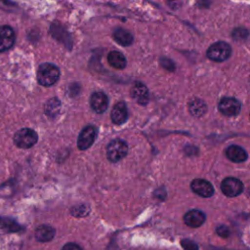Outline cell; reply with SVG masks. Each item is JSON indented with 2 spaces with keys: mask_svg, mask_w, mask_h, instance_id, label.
Masks as SVG:
<instances>
[{
  "mask_svg": "<svg viewBox=\"0 0 250 250\" xmlns=\"http://www.w3.org/2000/svg\"><path fill=\"white\" fill-rule=\"evenodd\" d=\"M37 81L44 87L54 85L60 77V69L57 65L51 62H43L37 69Z\"/></svg>",
  "mask_w": 250,
  "mask_h": 250,
  "instance_id": "obj_1",
  "label": "cell"
},
{
  "mask_svg": "<svg viewBox=\"0 0 250 250\" xmlns=\"http://www.w3.org/2000/svg\"><path fill=\"white\" fill-rule=\"evenodd\" d=\"M14 143L20 148H30L38 141L37 133L30 128H21L14 135Z\"/></svg>",
  "mask_w": 250,
  "mask_h": 250,
  "instance_id": "obj_2",
  "label": "cell"
},
{
  "mask_svg": "<svg viewBox=\"0 0 250 250\" xmlns=\"http://www.w3.org/2000/svg\"><path fill=\"white\" fill-rule=\"evenodd\" d=\"M231 54V48L229 44L224 41H218L213 43L207 50V57L214 62H224L229 58Z\"/></svg>",
  "mask_w": 250,
  "mask_h": 250,
  "instance_id": "obj_3",
  "label": "cell"
},
{
  "mask_svg": "<svg viewBox=\"0 0 250 250\" xmlns=\"http://www.w3.org/2000/svg\"><path fill=\"white\" fill-rule=\"evenodd\" d=\"M128 152V146L125 141L121 139H115L111 141L106 147L107 159L111 162H118L126 156Z\"/></svg>",
  "mask_w": 250,
  "mask_h": 250,
  "instance_id": "obj_4",
  "label": "cell"
},
{
  "mask_svg": "<svg viewBox=\"0 0 250 250\" xmlns=\"http://www.w3.org/2000/svg\"><path fill=\"white\" fill-rule=\"evenodd\" d=\"M218 108L220 112L226 116H235L240 112L241 104L234 98L225 97L220 100Z\"/></svg>",
  "mask_w": 250,
  "mask_h": 250,
  "instance_id": "obj_5",
  "label": "cell"
},
{
  "mask_svg": "<svg viewBox=\"0 0 250 250\" xmlns=\"http://www.w3.org/2000/svg\"><path fill=\"white\" fill-rule=\"evenodd\" d=\"M221 189L225 195L229 197H234L243 191V184L236 178L228 177L223 180L221 184Z\"/></svg>",
  "mask_w": 250,
  "mask_h": 250,
  "instance_id": "obj_6",
  "label": "cell"
},
{
  "mask_svg": "<svg viewBox=\"0 0 250 250\" xmlns=\"http://www.w3.org/2000/svg\"><path fill=\"white\" fill-rule=\"evenodd\" d=\"M97 137V129L93 125L86 126L79 134L77 139V146L81 150L89 148L95 142Z\"/></svg>",
  "mask_w": 250,
  "mask_h": 250,
  "instance_id": "obj_7",
  "label": "cell"
},
{
  "mask_svg": "<svg viewBox=\"0 0 250 250\" xmlns=\"http://www.w3.org/2000/svg\"><path fill=\"white\" fill-rule=\"evenodd\" d=\"M15 31L10 25H0V53L11 49L15 43Z\"/></svg>",
  "mask_w": 250,
  "mask_h": 250,
  "instance_id": "obj_8",
  "label": "cell"
},
{
  "mask_svg": "<svg viewBox=\"0 0 250 250\" xmlns=\"http://www.w3.org/2000/svg\"><path fill=\"white\" fill-rule=\"evenodd\" d=\"M194 193L201 197H210L214 193V188L211 183L203 179H194L190 184Z\"/></svg>",
  "mask_w": 250,
  "mask_h": 250,
  "instance_id": "obj_9",
  "label": "cell"
},
{
  "mask_svg": "<svg viewBox=\"0 0 250 250\" xmlns=\"http://www.w3.org/2000/svg\"><path fill=\"white\" fill-rule=\"evenodd\" d=\"M90 104L92 109L97 113H103L107 109L108 98L103 92H96L91 96Z\"/></svg>",
  "mask_w": 250,
  "mask_h": 250,
  "instance_id": "obj_10",
  "label": "cell"
},
{
  "mask_svg": "<svg viewBox=\"0 0 250 250\" xmlns=\"http://www.w3.org/2000/svg\"><path fill=\"white\" fill-rule=\"evenodd\" d=\"M205 214L197 209H192L189 210L188 212L186 213L184 216V221L185 224L190 228H198L203 225L205 222Z\"/></svg>",
  "mask_w": 250,
  "mask_h": 250,
  "instance_id": "obj_11",
  "label": "cell"
},
{
  "mask_svg": "<svg viewBox=\"0 0 250 250\" xmlns=\"http://www.w3.org/2000/svg\"><path fill=\"white\" fill-rule=\"evenodd\" d=\"M131 97L141 104H146L148 102V90L145 84L136 82L131 88Z\"/></svg>",
  "mask_w": 250,
  "mask_h": 250,
  "instance_id": "obj_12",
  "label": "cell"
},
{
  "mask_svg": "<svg viewBox=\"0 0 250 250\" xmlns=\"http://www.w3.org/2000/svg\"><path fill=\"white\" fill-rule=\"evenodd\" d=\"M111 120L114 124L116 125H121L123 124L128 117V110H127V106L123 102H119L117 103L112 110H111Z\"/></svg>",
  "mask_w": 250,
  "mask_h": 250,
  "instance_id": "obj_13",
  "label": "cell"
},
{
  "mask_svg": "<svg viewBox=\"0 0 250 250\" xmlns=\"http://www.w3.org/2000/svg\"><path fill=\"white\" fill-rule=\"evenodd\" d=\"M226 156L232 162H236V163H240V162H244L248 155L247 152L245 151V149L239 146H229L227 149H226Z\"/></svg>",
  "mask_w": 250,
  "mask_h": 250,
  "instance_id": "obj_14",
  "label": "cell"
},
{
  "mask_svg": "<svg viewBox=\"0 0 250 250\" xmlns=\"http://www.w3.org/2000/svg\"><path fill=\"white\" fill-rule=\"evenodd\" d=\"M56 230L49 225H41L35 229V238L40 242H47L53 239Z\"/></svg>",
  "mask_w": 250,
  "mask_h": 250,
  "instance_id": "obj_15",
  "label": "cell"
},
{
  "mask_svg": "<svg viewBox=\"0 0 250 250\" xmlns=\"http://www.w3.org/2000/svg\"><path fill=\"white\" fill-rule=\"evenodd\" d=\"M108 63L116 69H123L126 66V58L124 55L118 51H111L107 55Z\"/></svg>",
  "mask_w": 250,
  "mask_h": 250,
  "instance_id": "obj_16",
  "label": "cell"
},
{
  "mask_svg": "<svg viewBox=\"0 0 250 250\" xmlns=\"http://www.w3.org/2000/svg\"><path fill=\"white\" fill-rule=\"evenodd\" d=\"M113 38L118 44L122 46H129L133 42V35L128 30L121 27H118L114 30Z\"/></svg>",
  "mask_w": 250,
  "mask_h": 250,
  "instance_id": "obj_17",
  "label": "cell"
},
{
  "mask_svg": "<svg viewBox=\"0 0 250 250\" xmlns=\"http://www.w3.org/2000/svg\"><path fill=\"white\" fill-rule=\"evenodd\" d=\"M188 109H189V112L191 113V115H193L195 117H199V116H202L206 112L207 106L203 101H201L199 99H193L188 104Z\"/></svg>",
  "mask_w": 250,
  "mask_h": 250,
  "instance_id": "obj_18",
  "label": "cell"
},
{
  "mask_svg": "<svg viewBox=\"0 0 250 250\" xmlns=\"http://www.w3.org/2000/svg\"><path fill=\"white\" fill-rule=\"evenodd\" d=\"M60 101L58 99H51L45 104V113L50 116H55L60 110Z\"/></svg>",
  "mask_w": 250,
  "mask_h": 250,
  "instance_id": "obj_19",
  "label": "cell"
},
{
  "mask_svg": "<svg viewBox=\"0 0 250 250\" xmlns=\"http://www.w3.org/2000/svg\"><path fill=\"white\" fill-rule=\"evenodd\" d=\"M247 30L244 29V28H236L233 30L232 32V36L233 38H235L236 40H242V39H245L247 37Z\"/></svg>",
  "mask_w": 250,
  "mask_h": 250,
  "instance_id": "obj_20",
  "label": "cell"
},
{
  "mask_svg": "<svg viewBox=\"0 0 250 250\" xmlns=\"http://www.w3.org/2000/svg\"><path fill=\"white\" fill-rule=\"evenodd\" d=\"M181 243L186 250H198L197 244L190 239H184L181 241Z\"/></svg>",
  "mask_w": 250,
  "mask_h": 250,
  "instance_id": "obj_21",
  "label": "cell"
},
{
  "mask_svg": "<svg viewBox=\"0 0 250 250\" xmlns=\"http://www.w3.org/2000/svg\"><path fill=\"white\" fill-rule=\"evenodd\" d=\"M216 230H217V233H218L221 237H224V238L229 237V234H230L229 229L227 226H225V225L219 226V227L216 229Z\"/></svg>",
  "mask_w": 250,
  "mask_h": 250,
  "instance_id": "obj_22",
  "label": "cell"
},
{
  "mask_svg": "<svg viewBox=\"0 0 250 250\" xmlns=\"http://www.w3.org/2000/svg\"><path fill=\"white\" fill-rule=\"evenodd\" d=\"M62 250H83L81 248L80 245L76 244V243H73V242H68L66 244H64L62 246Z\"/></svg>",
  "mask_w": 250,
  "mask_h": 250,
  "instance_id": "obj_23",
  "label": "cell"
}]
</instances>
